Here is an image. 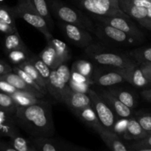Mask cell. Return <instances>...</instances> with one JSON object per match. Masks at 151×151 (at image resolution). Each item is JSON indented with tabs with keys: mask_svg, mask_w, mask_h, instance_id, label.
Instances as JSON below:
<instances>
[{
	"mask_svg": "<svg viewBox=\"0 0 151 151\" xmlns=\"http://www.w3.org/2000/svg\"><path fill=\"white\" fill-rule=\"evenodd\" d=\"M108 69L110 71L94 72L92 81L94 84L102 87H110L125 82V78L119 72L113 69Z\"/></svg>",
	"mask_w": 151,
	"mask_h": 151,
	"instance_id": "9a60e30c",
	"label": "cell"
},
{
	"mask_svg": "<svg viewBox=\"0 0 151 151\" xmlns=\"http://www.w3.org/2000/svg\"><path fill=\"white\" fill-rule=\"evenodd\" d=\"M13 10L16 19H22L24 20L44 34L45 38L52 35L46 21L35 11L30 2L18 1V4L13 7Z\"/></svg>",
	"mask_w": 151,
	"mask_h": 151,
	"instance_id": "8992f818",
	"label": "cell"
},
{
	"mask_svg": "<svg viewBox=\"0 0 151 151\" xmlns=\"http://www.w3.org/2000/svg\"><path fill=\"white\" fill-rule=\"evenodd\" d=\"M45 38L47 43L51 44L54 47L60 64L62 63H66L71 58L70 49L66 45V43L57 39L52 35H50Z\"/></svg>",
	"mask_w": 151,
	"mask_h": 151,
	"instance_id": "7402d4cb",
	"label": "cell"
},
{
	"mask_svg": "<svg viewBox=\"0 0 151 151\" xmlns=\"http://www.w3.org/2000/svg\"><path fill=\"white\" fill-rule=\"evenodd\" d=\"M13 119L18 128L30 137H52L55 134L52 106L45 100L30 106L17 107Z\"/></svg>",
	"mask_w": 151,
	"mask_h": 151,
	"instance_id": "6da1fadb",
	"label": "cell"
},
{
	"mask_svg": "<svg viewBox=\"0 0 151 151\" xmlns=\"http://www.w3.org/2000/svg\"><path fill=\"white\" fill-rule=\"evenodd\" d=\"M121 10L130 18L140 22L147 19V8L136 6L131 0H118Z\"/></svg>",
	"mask_w": 151,
	"mask_h": 151,
	"instance_id": "ffe728a7",
	"label": "cell"
},
{
	"mask_svg": "<svg viewBox=\"0 0 151 151\" xmlns=\"http://www.w3.org/2000/svg\"><path fill=\"white\" fill-rule=\"evenodd\" d=\"M38 56L51 69V70L55 69L60 64L54 47L48 43H47V46Z\"/></svg>",
	"mask_w": 151,
	"mask_h": 151,
	"instance_id": "484cf974",
	"label": "cell"
},
{
	"mask_svg": "<svg viewBox=\"0 0 151 151\" xmlns=\"http://www.w3.org/2000/svg\"><path fill=\"white\" fill-rule=\"evenodd\" d=\"M73 1H76V0H73Z\"/></svg>",
	"mask_w": 151,
	"mask_h": 151,
	"instance_id": "db71d44e",
	"label": "cell"
},
{
	"mask_svg": "<svg viewBox=\"0 0 151 151\" xmlns=\"http://www.w3.org/2000/svg\"><path fill=\"white\" fill-rule=\"evenodd\" d=\"M108 90L130 109H134L137 107V100L135 96L131 91L119 88H110Z\"/></svg>",
	"mask_w": 151,
	"mask_h": 151,
	"instance_id": "d4e9b609",
	"label": "cell"
},
{
	"mask_svg": "<svg viewBox=\"0 0 151 151\" xmlns=\"http://www.w3.org/2000/svg\"><path fill=\"white\" fill-rule=\"evenodd\" d=\"M141 95L142 96V97L145 100L151 103V88L143 90L141 92Z\"/></svg>",
	"mask_w": 151,
	"mask_h": 151,
	"instance_id": "7dc6e473",
	"label": "cell"
},
{
	"mask_svg": "<svg viewBox=\"0 0 151 151\" xmlns=\"http://www.w3.org/2000/svg\"><path fill=\"white\" fill-rule=\"evenodd\" d=\"M16 30H17V28L13 27L7 24V23L0 19V32L6 35V34L11 33V32H15Z\"/></svg>",
	"mask_w": 151,
	"mask_h": 151,
	"instance_id": "7bdbcfd3",
	"label": "cell"
},
{
	"mask_svg": "<svg viewBox=\"0 0 151 151\" xmlns=\"http://www.w3.org/2000/svg\"><path fill=\"white\" fill-rule=\"evenodd\" d=\"M94 33L100 39L117 45H130L137 42L125 32L111 25L100 22H97V24L94 25Z\"/></svg>",
	"mask_w": 151,
	"mask_h": 151,
	"instance_id": "9c48e42d",
	"label": "cell"
},
{
	"mask_svg": "<svg viewBox=\"0 0 151 151\" xmlns=\"http://www.w3.org/2000/svg\"><path fill=\"white\" fill-rule=\"evenodd\" d=\"M25 47L26 45L24 43L23 40L21 38L17 30L5 35L4 41V50L6 54L12 50Z\"/></svg>",
	"mask_w": 151,
	"mask_h": 151,
	"instance_id": "4316f807",
	"label": "cell"
},
{
	"mask_svg": "<svg viewBox=\"0 0 151 151\" xmlns=\"http://www.w3.org/2000/svg\"><path fill=\"white\" fill-rule=\"evenodd\" d=\"M0 80L7 81L17 89L24 91V92L29 93L35 97H39V98H44L45 97V95L40 92L39 91L27 85L19 75L13 72H10L9 73L0 76Z\"/></svg>",
	"mask_w": 151,
	"mask_h": 151,
	"instance_id": "e0dca14e",
	"label": "cell"
},
{
	"mask_svg": "<svg viewBox=\"0 0 151 151\" xmlns=\"http://www.w3.org/2000/svg\"><path fill=\"white\" fill-rule=\"evenodd\" d=\"M0 151H16L12 147L10 142H5L0 139Z\"/></svg>",
	"mask_w": 151,
	"mask_h": 151,
	"instance_id": "bcb514c9",
	"label": "cell"
},
{
	"mask_svg": "<svg viewBox=\"0 0 151 151\" xmlns=\"http://www.w3.org/2000/svg\"><path fill=\"white\" fill-rule=\"evenodd\" d=\"M59 25L65 37L78 47L85 49L92 43V36L87 29L78 25L61 22Z\"/></svg>",
	"mask_w": 151,
	"mask_h": 151,
	"instance_id": "8fae6325",
	"label": "cell"
},
{
	"mask_svg": "<svg viewBox=\"0 0 151 151\" xmlns=\"http://www.w3.org/2000/svg\"><path fill=\"white\" fill-rule=\"evenodd\" d=\"M128 120H129V118L117 117L112 128L111 131L122 139H123L124 135L128 127Z\"/></svg>",
	"mask_w": 151,
	"mask_h": 151,
	"instance_id": "8d00e7d4",
	"label": "cell"
},
{
	"mask_svg": "<svg viewBox=\"0 0 151 151\" xmlns=\"http://www.w3.org/2000/svg\"><path fill=\"white\" fill-rule=\"evenodd\" d=\"M13 72V68L6 62L0 60V76Z\"/></svg>",
	"mask_w": 151,
	"mask_h": 151,
	"instance_id": "ee69618b",
	"label": "cell"
},
{
	"mask_svg": "<svg viewBox=\"0 0 151 151\" xmlns=\"http://www.w3.org/2000/svg\"><path fill=\"white\" fill-rule=\"evenodd\" d=\"M9 139L10 145L16 151H37L30 139L24 138L20 136V134H16Z\"/></svg>",
	"mask_w": 151,
	"mask_h": 151,
	"instance_id": "83f0119b",
	"label": "cell"
},
{
	"mask_svg": "<svg viewBox=\"0 0 151 151\" xmlns=\"http://www.w3.org/2000/svg\"><path fill=\"white\" fill-rule=\"evenodd\" d=\"M13 72L17 74L18 75H19V76H20L21 78L23 79V81H24V82L26 83L27 85H29V86L32 87V88H35V89L38 90V91H39L40 92L42 93V94H44V93H43V91H42V89L41 88V87H40L38 85V83H37L35 82V81H34V80L32 79V78H31V77L29 76V75H28L26 72H24L23 69H22L20 67H19L18 66H14L13 67Z\"/></svg>",
	"mask_w": 151,
	"mask_h": 151,
	"instance_id": "74e56055",
	"label": "cell"
},
{
	"mask_svg": "<svg viewBox=\"0 0 151 151\" xmlns=\"http://www.w3.org/2000/svg\"><path fill=\"white\" fill-rule=\"evenodd\" d=\"M69 81H73V82L75 83H89L91 84V85L94 84L91 78H87V77L80 74L77 71L73 70V69H71V75Z\"/></svg>",
	"mask_w": 151,
	"mask_h": 151,
	"instance_id": "ab89813d",
	"label": "cell"
},
{
	"mask_svg": "<svg viewBox=\"0 0 151 151\" xmlns=\"http://www.w3.org/2000/svg\"><path fill=\"white\" fill-rule=\"evenodd\" d=\"M147 19H151V7L147 8Z\"/></svg>",
	"mask_w": 151,
	"mask_h": 151,
	"instance_id": "681fc988",
	"label": "cell"
},
{
	"mask_svg": "<svg viewBox=\"0 0 151 151\" xmlns=\"http://www.w3.org/2000/svg\"><path fill=\"white\" fill-rule=\"evenodd\" d=\"M149 134L142 128L135 116H132L129 117L128 127L123 139L128 141H137L145 138Z\"/></svg>",
	"mask_w": 151,
	"mask_h": 151,
	"instance_id": "44dd1931",
	"label": "cell"
},
{
	"mask_svg": "<svg viewBox=\"0 0 151 151\" xmlns=\"http://www.w3.org/2000/svg\"><path fill=\"white\" fill-rule=\"evenodd\" d=\"M0 91L6 93V94H8L10 95H12V94H16V93L22 91H20V90L15 88L13 86H12L11 84H10L7 81L0 80Z\"/></svg>",
	"mask_w": 151,
	"mask_h": 151,
	"instance_id": "b9f144b4",
	"label": "cell"
},
{
	"mask_svg": "<svg viewBox=\"0 0 151 151\" xmlns=\"http://www.w3.org/2000/svg\"><path fill=\"white\" fill-rule=\"evenodd\" d=\"M135 118L138 121L142 128L150 135L151 134V114L139 112L135 115Z\"/></svg>",
	"mask_w": 151,
	"mask_h": 151,
	"instance_id": "f35d334b",
	"label": "cell"
},
{
	"mask_svg": "<svg viewBox=\"0 0 151 151\" xmlns=\"http://www.w3.org/2000/svg\"><path fill=\"white\" fill-rule=\"evenodd\" d=\"M77 71L81 75L91 78L92 80L93 74H94V66L90 61L86 60H78L74 62L72 66V69Z\"/></svg>",
	"mask_w": 151,
	"mask_h": 151,
	"instance_id": "1f68e13d",
	"label": "cell"
},
{
	"mask_svg": "<svg viewBox=\"0 0 151 151\" xmlns=\"http://www.w3.org/2000/svg\"><path fill=\"white\" fill-rule=\"evenodd\" d=\"M148 63L149 65H150V66H151V63Z\"/></svg>",
	"mask_w": 151,
	"mask_h": 151,
	"instance_id": "816d5d0a",
	"label": "cell"
},
{
	"mask_svg": "<svg viewBox=\"0 0 151 151\" xmlns=\"http://www.w3.org/2000/svg\"><path fill=\"white\" fill-rule=\"evenodd\" d=\"M74 114L83 122L97 132V131L103 128V125L99 120L95 111L91 106H86L80 110L74 112Z\"/></svg>",
	"mask_w": 151,
	"mask_h": 151,
	"instance_id": "d6986e66",
	"label": "cell"
},
{
	"mask_svg": "<svg viewBox=\"0 0 151 151\" xmlns=\"http://www.w3.org/2000/svg\"><path fill=\"white\" fill-rule=\"evenodd\" d=\"M53 16L60 22L78 25L88 32H94L92 21L79 10L73 8L60 0H47Z\"/></svg>",
	"mask_w": 151,
	"mask_h": 151,
	"instance_id": "7a4b0ae2",
	"label": "cell"
},
{
	"mask_svg": "<svg viewBox=\"0 0 151 151\" xmlns=\"http://www.w3.org/2000/svg\"><path fill=\"white\" fill-rule=\"evenodd\" d=\"M139 23L140 24L141 26H142L143 27L146 28V29L151 30V19H145L142 21H140L139 22Z\"/></svg>",
	"mask_w": 151,
	"mask_h": 151,
	"instance_id": "c3c4849f",
	"label": "cell"
},
{
	"mask_svg": "<svg viewBox=\"0 0 151 151\" xmlns=\"http://www.w3.org/2000/svg\"><path fill=\"white\" fill-rule=\"evenodd\" d=\"M30 141L37 151H84L88 148L80 147L69 142L52 137H30Z\"/></svg>",
	"mask_w": 151,
	"mask_h": 151,
	"instance_id": "30bf717a",
	"label": "cell"
},
{
	"mask_svg": "<svg viewBox=\"0 0 151 151\" xmlns=\"http://www.w3.org/2000/svg\"><path fill=\"white\" fill-rule=\"evenodd\" d=\"M97 22L111 25L119 30L125 32L129 36L134 38L137 42H142L145 40V35L141 30L136 26L134 22L130 20L127 15H114L111 16H92Z\"/></svg>",
	"mask_w": 151,
	"mask_h": 151,
	"instance_id": "52a82bcc",
	"label": "cell"
},
{
	"mask_svg": "<svg viewBox=\"0 0 151 151\" xmlns=\"http://www.w3.org/2000/svg\"><path fill=\"white\" fill-rule=\"evenodd\" d=\"M10 96L13 99L17 107L30 106V105L40 103L44 100V98L35 97V96L32 95L29 93L24 92V91H19V92L13 94Z\"/></svg>",
	"mask_w": 151,
	"mask_h": 151,
	"instance_id": "f1b7e54d",
	"label": "cell"
},
{
	"mask_svg": "<svg viewBox=\"0 0 151 151\" xmlns=\"http://www.w3.org/2000/svg\"><path fill=\"white\" fill-rule=\"evenodd\" d=\"M106 145L113 151H128V145L124 143L122 139L118 137L115 133L105 127L100 128L97 131Z\"/></svg>",
	"mask_w": 151,
	"mask_h": 151,
	"instance_id": "2e32d148",
	"label": "cell"
},
{
	"mask_svg": "<svg viewBox=\"0 0 151 151\" xmlns=\"http://www.w3.org/2000/svg\"><path fill=\"white\" fill-rule=\"evenodd\" d=\"M85 52L94 62L110 69L125 68L137 63L127 55L108 50L92 43L86 47Z\"/></svg>",
	"mask_w": 151,
	"mask_h": 151,
	"instance_id": "3957f363",
	"label": "cell"
},
{
	"mask_svg": "<svg viewBox=\"0 0 151 151\" xmlns=\"http://www.w3.org/2000/svg\"><path fill=\"white\" fill-rule=\"evenodd\" d=\"M131 151H151V134L128 145Z\"/></svg>",
	"mask_w": 151,
	"mask_h": 151,
	"instance_id": "d590c367",
	"label": "cell"
},
{
	"mask_svg": "<svg viewBox=\"0 0 151 151\" xmlns=\"http://www.w3.org/2000/svg\"><path fill=\"white\" fill-rule=\"evenodd\" d=\"M139 66L141 67V69H142L143 72H144L145 75L146 76V78L149 80L151 82V66L149 65L148 63H142L139 64Z\"/></svg>",
	"mask_w": 151,
	"mask_h": 151,
	"instance_id": "f6af8a7d",
	"label": "cell"
},
{
	"mask_svg": "<svg viewBox=\"0 0 151 151\" xmlns=\"http://www.w3.org/2000/svg\"><path fill=\"white\" fill-rule=\"evenodd\" d=\"M147 1H151V0H147Z\"/></svg>",
	"mask_w": 151,
	"mask_h": 151,
	"instance_id": "f5cc1de1",
	"label": "cell"
},
{
	"mask_svg": "<svg viewBox=\"0 0 151 151\" xmlns=\"http://www.w3.org/2000/svg\"><path fill=\"white\" fill-rule=\"evenodd\" d=\"M19 67H20L21 69H23L24 72H26L35 82L38 83V85L41 87V88L42 89L43 93H44V95L48 94V91H47V83L45 82L43 78L41 77V75H40V73L38 72V71L35 69V66H33L32 63L30 62V60H28L27 61H25L24 63H21L20 65H19Z\"/></svg>",
	"mask_w": 151,
	"mask_h": 151,
	"instance_id": "cb8c5ba5",
	"label": "cell"
},
{
	"mask_svg": "<svg viewBox=\"0 0 151 151\" xmlns=\"http://www.w3.org/2000/svg\"><path fill=\"white\" fill-rule=\"evenodd\" d=\"M71 69L66 63L59 64L50 72L47 81V91L55 100L62 103L61 94L63 89L69 85L70 79Z\"/></svg>",
	"mask_w": 151,
	"mask_h": 151,
	"instance_id": "5b68a950",
	"label": "cell"
},
{
	"mask_svg": "<svg viewBox=\"0 0 151 151\" xmlns=\"http://www.w3.org/2000/svg\"><path fill=\"white\" fill-rule=\"evenodd\" d=\"M0 108L13 115L17 106L10 94L0 91Z\"/></svg>",
	"mask_w": 151,
	"mask_h": 151,
	"instance_id": "836d02e7",
	"label": "cell"
},
{
	"mask_svg": "<svg viewBox=\"0 0 151 151\" xmlns=\"http://www.w3.org/2000/svg\"><path fill=\"white\" fill-rule=\"evenodd\" d=\"M18 1H20V2H30V0H18Z\"/></svg>",
	"mask_w": 151,
	"mask_h": 151,
	"instance_id": "f907efd6",
	"label": "cell"
},
{
	"mask_svg": "<svg viewBox=\"0 0 151 151\" xmlns=\"http://www.w3.org/2000/svg\"><path fill=\"white\" fill-rule=\"evenodd\" d=\"M29 60L33 64L35 69L38 71L40 75H41L43 79L45 81V82L47 84V81H48L49 78H50V72L52 71L51 69L40 58L39 56L36 55H32V56H31Z\"/></svg>",
	"mask_w": 151,
	"mask_h": 151,
	"instance_id": "d6a6232c",
	"label": "cell"
},
{
	"mask_svg": "<svg viewBox=\"0 0 151 151\" xmlns=\"http://www.w3.org/2000/svg\"><path fill=\"white\" fill-rule=\"evenodd\" d=\"M77 5L95 16H111L125 14L120 9L118 0H76ZM128 16V15H127Z\"/></svg>",
	"mask_w": 151,
	"mask_h": 151,
	"instance_id": "277c9868",
	"label": "cell"
},
{
	"mask_svg": "<svg viewBox=\"0 0 151 151\" xmlns=\"http://www.w3.org/2000/svg\"><path fill=\"white\" fill-rule=\"evenodd\" d=\"M61 100L62 103L66 104L73 113L86 106H91V99L88 94L73 91L69 85L62 92Z\"/></svg>",
	"mask_w": 151,
	"mask_h": 151,
	"instance_id": "7c38bea8",
	"label": "cell"
},
{
	"mask_svg": "<svg viewBox=\"0 0 151 151\" xmlns=\"http://www.w3.org/2000/svg\"><path fill=\"white\" fill-rule=\"evenodd\" d=\"M98 94L103 97L109 107L112 109L117 117L129 118L133 115V109H130L127 106L118 100L114 95L111 94L108 89H101Z\"/></svg>",
	"mask_w": 151,
	"mask_h": 151,
	"instance_id": "5bb4252c",
	"label": "cell"
},
{
	"mask_svg": "<svg viewBox=\"0 0 151 151\" xmlns=\"http://www.w3.org/2000/svg\"><path fill=\"white\" fill-rule=\"evenodd\" d=\"M69 86L73 91L77 92L84 93V94H88V91L91 88V84L89 83H75L73 81H69Z\"/></svg>",
	"mask_w": 151,
	"mask_h": 151,
	"instance_id": "60d3db41",
	"label": "cell"
},
{
	"mask_svg": "<svg viewBox=\"0 0 151 151\" xmlns=\"http://www.w3.org/2000/svg\"><path fill=\"white\" fill-rule=\"evenodd\" d=\"M0 19L7 23V24L16 27V19L13 7H10L7 5L0 4Z\"/></svg>",
	"mask_w": 151,
	"mask_h": 151,
	"instance_id": "e575fe53",
	"label": "cell"
},
{
	"mask_svg": "<svg viewBox=\"0 0 151 151\" xmlns=\"http://www.w3.org/2000/svg\"><path fill=\"white\" fill-rule=\"evenodd\" d=\"M32 55L27 47L16 49L7 53V58L15 66H19L21 63H24L30 58Z\"/></svg>",
	"mask_w": 151,
	"mask_h": 151,
	"instance_id": "f546056e",
	"label": "cell"
},
{
	"mask_svg": "<svg viewBox=\"0 0 151 151\" xmlns=\"http://www.w3.org/2000/svg\"><path fill=\"white\" fill-rule=\"evenodd\" d=\"M30 4L35 11L46 21L50 30H52L54 28V22L52 19L47 0H30Z\"/></svg>",
	"mask_w": 151,
	"mask_h": 151,
	"instance_id": "603a6c76",
	"label": "cell"
},
{
	"mask_svg": "<svg viewBox=\"0 0 151 151\" xmlns=\"http://www.w3.org/2000/svg\"><path fill=\"white\" fill-rule=\"evenodd\" d=\"M128 55L138 65L151 63V47L136 49L130 52Z\"/></svg>",
	"mask_w": 151,
	"mask_h": 151,
	"instance_id": "4dcf8cb0",
	"label": "cell"
},
{
	"mask_svg": "<svg viewBox=\"0 0 151 151\" xmlns=\"http://www.w3.org/2000/svg\"><path fill=\"white\" fill-rule=\"evenodd\" d=\"M117 71L125 78V81L128 82L137 88H144L151 86V82L146 78L142 69L137 63L125 68L113 69Z\"/></svg>",
	"mask_w": 151,
	"mask_h": 151,
	"instance_id": "4fadbf2b",
	"label": "cell"
},
{
	"mask_svg": "<svg viewBox=\"0 0 151 151\" xmlns=\"http://www.w3.org/2000/svg\"><path fill=\"white\" fill-rule=\"evenodd\" d=\"M88 94L91 99V107L95 111L103 126L111 131L117 116L103 100V97L98 94V92L90 88Z\"/></svg>",
	"mask_w": 151,
	"mask_h": 151,
	"instance_id": "ba28073f",
	"label": "cell"
},
{
	"mask_svg": "<svg viewBox=\"0 0 151 151\" xmlns=\"http://www.w3.org/2000/svg\"><path fill=\"white\" fill-rule=\"evenodd\" d=\"M19 134L13 115L0 108V137H10Z\"/></svg>",
	"mask_w": 151,
	"mask_h": 151,
	"instance_id": "ac0fdd59",
	"label": "cell"
}]
</instances>
